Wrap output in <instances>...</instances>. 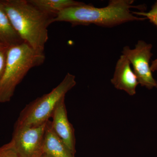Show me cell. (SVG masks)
<instances>
[{"instance_id":"obj_1","label":"cell","mask_w":157,"mask_h":157,"mask_svg":"<svg viewBox=\"0 0 157 157\" xmlns=\"http://www.w3.org/2000/svg\"><path fill=\"white\" fill-rule=\"evenodd\" d=\"M134 3L133 0H110L107 6L103 8H97L84 3L59 12L53 17L52 22H69L73 27L94 24L111 28L125 23L146 19L133 14L132 8L144 9L142 6H134Z\"/></svg>"},{"instance_id":"obj_2","label":"cell","mask_w":157,"mask_h":157,"mask_svg":"<svg viewBox=\"0 0 157 157\" xmlns=\"http://www.w3.org/2000/svg\"><path fill=\"white\" fill-rule=\"evenodd\" d=\"M0 3L21 40L34 50L44 52L48 39V27L54 17L28 0H0Z\"/></svg>"},{"instance_id":"obj_3","label":"cell","mask_w":157,"mask_h":157,"mask_svg":"<svg viewBox=\"0 0 157 157\" xmlns=\"http://www.w3.org/2000/svg\"><path fill=\"white\" fill-rule=\"evenodd\" d=\"M44 52L34 50L25 42L8 48L5 70L0 79V103L9 102L15 89L29 71L45 62Z\"/></svg>"},{"instance_id":"obj_4","label":"cell","mask_w":157,"mask_h":157,"mask_svg":"<svg viewBox=\"0 0 157 157\" xmlns=\"http://www.w3.org/2000/svg\"><path fill=\"white\" fill-rule=\"evenodd\" d=\"M76 83V77L67 73L60 83L51 91L37 98L26 107L20 113L14 128L37 126L47 122L52 117L59 101Z\"/></svg>"},{"instance_id":"obj_5","label":"cell","mask_w":157,"mask_h":157,"mask_svg":"<svg viewBox=\"0 0 157 157\" xmlns=\"http://www.w3.org/2000/svg\"><path fill=\"white\" fill-rule=\"evenodd\" d=\"M152 45L143 40H139L135 48L131 49L126 46L122 51V55L132 65L139 84L148 90L157 88V81L153 76L150 61L152 56Z\"/></svg>"},{"instance_id":"obj_6","label":"cell","mask_w":157,"mask_h":157,"mask_svg":"<svg viewBox=\"0 0 157 157\" xmlns=\"http://www.w3.org/2000/svg\"><path fill=\"white\" fill-rule=\"evenodd\" d=\"M47 122L37 126L14 128L11 141L19 157H41L44 153Z\"/></svg>"},{"instance_id":"obj_7","label":"cell","mask_w":157,"mask_h":157,"mask_svg":"<svg viewBox=\"0 0 157 157\" xmlns=\"http://www.w3.org/2000/svg\"><path fill=\"white\" fill-rule=\"evenodd\" d=\"M65 99L63 98L57 105L52 117V121H51V125L53 132L74 154L76 151L75 132L68 120Z\"/></svg>"},{"instance_id":"obj_8","label":"cell","mask_w":157,"mask_h":157,"mask_svg":"<svg viewBox=\"0 0 157 157\" xmlns=\"http://www.w3.org/2000/svg\"><path fill=\"white\" fill-rule=\"evenodd\" d=\"M111 82L117 90H124L130 96L135 95L139 84L137 76L128 59L121 55L117 62Z\"/></svg>"},{"instance_id":"obj_9","label":"cell","mask_w":157,"mask_h":157,"mask_svg":"<svg viewBox=\"0 0 157 157\" xmlns=\"http://www.w3.org/2000/svg\"><path fill=\"white\" fill-rule=\"evenodd\" d=\"M44 152L52 157H74V154L53 132L49 120L45 128Z\"/></svg>"},{"instance_id":"obj_10","label":"cell","mask_w":157,"mask_h":157,"mask_svg":"<svg viewBox=\"0 0 157 157\" xmlns=\"http://www.w3.org/2000/svg\"><path fill=\"white\" fill-rule=\"evenodd\" d=\"M23 42L0 3V43L9 48Z\"/></svg>"},{"instance_id":"obj_11","label":"cell","mask_w":157,"mask_h":157,"mask_svg":"<svg viewBox=\"0 0 157 157\" xmlns=\"http://www.w3.org/2000/svg\"><path fill=\"white\" fill-rule=\"evenodd\" d=\"M39 10L54 17L65 9L84 3L73 0H28Z\"/></svg>"},{"instance_id":"obj_12","label":"cell","mask_w":157,"mask_h":157,"mask_svg":"<svg viewBox=\"0 0 157 157\" xmlns=\"http://www.w3.org/2000/svg\"><path fill=\"white\" fill-rule=\"evenodd\" d=\"M133 14L137 16H142L148 19L152 23L157 27V1L153 5L151 9L148 12L144 11H133ZM151 69L152 72L157 70V59L151 62Z\"/></svg>"},{"instance_id":"obj_13","label":"cell","mask_w":157,"mask_h":157,"mask_svg":"<svg viewBox=\"0 0 157 157\" xmlns=\"http://www.w3.org/2000/svg\"><path fill=\"white\" fill-rule=\"evenodd\" d=\"M0 157H19L11 141L0 146Z\"/></svg>"},{"instance_id":"obj_14","label":"cell","mask_w":157,"mask_h":157,"mask_svg":"<svg viewBox=\"0 0 157 157\" xmlns=\"http://www.w3.org/2000/svg\"><path fill=\"white\" fill-rule=\"evenodd\" d=\"M9 48L0 43V79L6 68Z\"/></svg>"},{"instance_id":"obj_15","label":"cell","mask_w":157,"mask_h":157,"mask_svg":"<svg viewBox=\"0 0 157 157\" xmlns=\"http://www.w3.org/2000/svg\"><path fill=\"white\" fill-rule=\"evenodd\" d=\"M41 157H52L44 153L42 155V156Z\"/></svg>"}]
</instances>
